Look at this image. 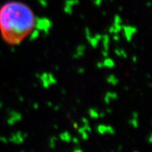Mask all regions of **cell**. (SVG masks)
Returning <instances> with one entry per match:
<instances>
[{
  "mask_svg": "<svg viewBox=\"0 0 152 152\" xmlns=\"http://www.w3.org/2000/svg\"><path fill=\"white\" fill-rule=\"evenodd\" d=\"M37 19L29 5L10 0L0 6V34L10 45H18L28 37L36 27Z\"/></svg>",
  "mask_w": 152,
  "mask_h": 152,
  "instance_id": "cell-1",
  "label": "cell"
}]
</instances>
